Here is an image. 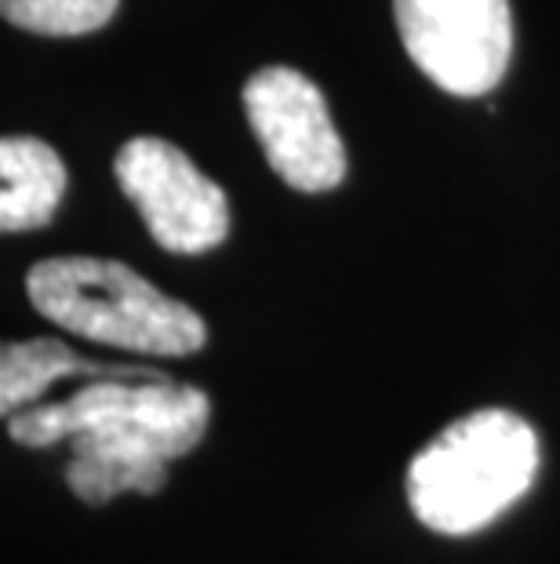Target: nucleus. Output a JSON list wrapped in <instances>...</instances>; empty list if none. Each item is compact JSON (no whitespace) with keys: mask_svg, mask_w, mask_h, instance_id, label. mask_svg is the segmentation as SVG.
Wrapping results in <instances>:
<instances>
[{"mask_svg":"<svg viewBox=\"0 0 560 564\" xmlns=\"http://www.w3.org/2000/svg\"><path fill=\"white\" fill-rule=\"evenodd\" d=\"M208 423L205 390L142 371L88 382L58 404L19 408L8 415V434L26 448L66 441L74 448L66 466L69 491L88 507H106L124 491L157 496L168 481V463L194 452Z\"/></svg>","mask_w":560,"mask_h":564,"instance_id":"f257e3e1","label":"nucleus"},{"mask_svg":"<svg viewBox=\"0 0 560 564\" xmlns=\"http://www.w3.org/2000/svg\"><path fill=\"white\" fill-rule=\"evenodd\" d=\"M539 477V437L506 408H481L426 444L408 466L411 513L430 532L473 535L514 510Z\"/></svg>","mask_w":560,"mask_h":564,"instance_id":"f03ea898","label":"nucleus"},{"mask_svg":"<svg viewBox=\"0 0 560 564\" xmlns=\"http://www.w3.org/2000/svg\"><path fill=\"white\" fill-rule=\"evenodd\" d=\"M33 310L88 343L146 357H189L208 343L194 306L164 295L117 259L55 256L26 273Z\"/></svg>","mask_w":560,"mask_h":564,"instance_id":"7ed1b4c3","label":"nucleus"},{"mask_svg":"<svg viewBox=\"0 0 560 564\" xmlns=\"http://www.w3.org/2000/svg\"><path fill=\"white\" fill-rule=\"evenodd\" d=\"M397 33L415 66L448 95H487L509 69V0H393Z\"/></svg>","mask_w":560,"mask_h":564,"instance_id":"20e7f679","label":"nucleus"},{"mask_svg":"<svg viewBox=\"0 0 560 564\" xmlns=\"http://www.w3.org/2000/svg\"><path fill=\"white\" fill-rule=\"evenodd\" d=\"M113 175L135 204L150 237L172 256H200L230 234V200L168 139L139 135L121 147Z\"/></svg>","mask_w":560,"mask_h":564,"instance_id":"39448f33","label":"nucleus"},{"mask_svg":"<svg viewBox=\"0 0 560 564\" xmlns=\"http://www.w3.org/2000/svg\"><path fill=\"white\" fill-rule=\"evenodd\" d=\"M244 110L270 167L299 194H328L345 178V150L325 95L292 66H266L244 84Z\"/></svg>","mask_w":560,"mask_h":564,"instance_id":"423d86ee","label":"nucleus"},{"mask_svg":"<svg viewBox=\"0 0 560 564\" xmlns=\"http://www.w3.org/2000/svg\"><path fill=\"white\" fill-rule=\"evenodd\" d=\"M66 197V164L33 135H0V234L41 230Z\"/></svg>","mask_w":560,"mask_h":564,"instance_id":"0eeeda50","label":"nucleus"},{"mask_svg":"<svg viewBox=\"0 0 560 564\" xmlns=\"http://www.w3.org/2000/svg\"><path fill=\"white\" fill-rule=\"evenodd\" d=\"M69 376H142L139 368H102L55 339L0 343V415H15L41 398L58 379Z\"/></svg>","mask_w":560,"mask_h":564,"instance_id":"6e6552de","label":"nucleus"},{"mask_svg":"<svg viewBox=\"0 0 560 564\" xmlns=\"http://www.w3.org/2000/svg\"><path fill=\"white\" fill-rule=\"evenodd\" d=\"M121 0H0V19L41 37H85L117 15Z\"/></svg>","mask_w":560,"mask_h":564,"instance_id":"1a4fd4ad","label":"nucleus"}]
</instances>
